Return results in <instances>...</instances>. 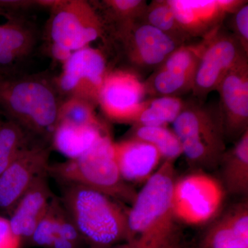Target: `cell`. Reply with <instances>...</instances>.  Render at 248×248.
<instances>
[{"mask_svg": "<svg viewBox=\"0 0 248 248\" xmlns=\"http://www.w3.org/2000/svg\"><path fill=\"white\" fill-rule=\"evenodd\" d=\"M111 35L122 47L129 64L138 69L157 68L173 51L184 45L140 20L117 29Z\"/></svg>", "mask_w": 248, "mask_h": 248, "instance_id": "cell-11", "label": "cell"}, {"mask_svg": "<svg viewBox=\"0 0 248 248\" xmlns=\"http://www.w3.org/2000/svg\"><path fill=\"white\" fill-rule=\"evenodd\" d=\"M112 145L110 135H106L79 157L50 165L48 172L64 184L85 186L132 204L137 193L121 176Z\"/></svg>", "mask_w": 248, "mask_h": 248, "instance_id": "cell-4", "label": "cell"}, {"mask_svg": "<svg viewBox=\"0 0 248 248\" xmlns=\"http://www.w3.org/2000/svg\"><path fill=\"white\" fill-rule=\"evenodd\" d=\"M203 48V40L197 45L181 46L158 67L179 74L195 77Z\"/></svg>", "mask_w": 248, "mask_h": 248, "instance_id": "cell-28", "label": "cell"}, {"mask_svg": "<svg viewBox=\"0 0 248 248\" xmlns=\"http://www.w3.org/2000/svg\"><path fill=\"white\" fill-rule=\"evenodd\" d=\"M195 77L179 74L156 68L153 75L144 81L147 94L156 97H177L192 91Z\"/></svg>", "mask_w": 248, "mask_h": 248, "instance_id": "cell-25", "label": "cell"}, {"mask_svg": "<svg viewBox=\"0 0 248 248\" xmlns=\"http://www.w3.org/2000/svg\"><path fill=\"white\" fill-rule=\"evenodd\" d=\"M132 138L151 143L159 152L164 161L174 162L182 155L180 140L167 127L135 126Z\"/></svg>", "mask_w": 248, "mask_h": 248, "instance_id": "cell-24", "label": "cell"}, {"mask_svg": "<svg viewBox=\"0 0 248 248\" xmlns=\"http://www.w3.org/2000/svg\"><path fill=\"white\" fill-rule=\"evenodd\" d=\"M108 135L105 127L60 124L54 132L51 147L68 159H74L85 154Z\"/></svg>", "mask_w": 248, "mask_h": 248, "instance_id": "cell-19", "label": "cell"}, {"mask_svg": "<svg viewBox=\"0 0 248 248\" xmlns=\"http://www.w3.org/2000/svg\"><path fill=\"white\" fill-rule=\"evenodd\" d=\"M231 27L235 39L248 55V1L233 13Z\"/></svg>", "mask_w": 248, "mask_h": 248, "instance_id": "cell-30", "label": "cell"}, {"mask_svg": "<svg viewBox=\"0 0 248 248\" xmlns=\"http://www.w3.org/2000/svg\"><path fill=\"white\" fill-rule=\"evenodd\" d=\"M51 145L35 141L0 174V208L11 210L35 182L48 172Z\"/></svg>", "mask_w": 248, "mask_h": 248, "instance_id": "cell-13", "label": "cell"}, {"mask_svg": "<svg viewBox=\"0 0 248 248\" xmlns=\"http://www.w3.org/2000/svg\"><path fill=\"white\" fill-rule=\"evenodd\" d=\"M78 246V245L68 241V240L57 237L54 240L50 248H77Z\"/></svg>", "mask_w": 248, "mask_h": 248, "instance_id": "cell-32", "label": "cell"}, {"mask_svg": "<svg viewBox=\"0 0 248 248\" xmlns=\"http://www.w3.org/2000/svg\"><path fill=\"white\" fill-rule=\"evenodd\" d=\"M174 163L163 164L135 196L128 212V242L134 248H174L179 231L172 206Z\"/></svg>", "mask_w": 248, "mask_h": 248, "instance_id": "cell-1", "label": "cell"}, {"mask_svg": "<svg viewBox=\"0 0 248 248\" xmlns=\"http://www.w3.org/2000/svg\"><path fill=\"white\" fill-rule=\"evenodd\" d=\"M113 154L125 182H146L158 169L161 155L151 143L130 138L113 142Z\"/></svg>", "mask_w": 248, "mask_h": 248, "instance_id": "cell-16", "label": "cell"}, {"mask_svg": "<svg viewBox=\"0 0 248 248\" xmlns=\"http://www.w3.org/2000/svg\"><path fill=\"white\" fill-rule=\"evenodd\" d=\"M35 141H40L0 115V174L24 149Z\"/></svg>", "mask_w": 248, "mask_h": 248, "instance_id": "cell-23", "label": "cell"}, {"mask_svg": "<svg viewBox=\"0 0 248 248\" xmlns=\"http://www.w3.org/2000/svg\"><path fill=\"white\" fill-rule=\"evenodd\" d=\"M34 0H0V79L22 73L40 32L29 12Z\"/></svg>", "mask_w": 248, "mask_h": 248, "instance_id": "cell-6", "label": "cell"}, {"mask_svg": "<svg viewBox=\"0 0 248 248\" xmlns=\"http://www.w3.org/2000/svg\"><path fill=\"white\" fill-rule=\"evenodd\" d=\"M65 186L62 205L83 240L94 248L128 242V213L115 200L85 186Z\"/></svg>", "mask_w": 248, "mask_h": 248, "instance_id": "cell-3", "label": "cell"}, {"mask_svg": "<svg viewBox=\"0 0 248 248\" xmlns=\"http://www.w3.org/2000/svg\"><path fill=\"white\" fill-rule=\"evenodd\" d=\"M102 18L106 31L117 29L140 20L147 7L145 0H103L92 3Z\"/></svg>", "mask_w": 248, "mask_h": 248, "instance_id": "cell-21", "label": "cell"}, {"mask_svg": "<svg viewBox=\"0 0 248 248\" xmlns=\"http://www.w3.org/2000/svg\"><path fill=\"white\" fill-rule=\"evenodd\" d=\"M107 248H134L133 245L130 242H124L122 244L116 245L112 247Z\"/></svg>", "mask_w": 248, "mask_h": 248, "instance_id": "cell-33", "label": "cell"}, {"mask_svg": "<svg viewBox=\"0 0 248 248\" xmlns=\"http://www.w3.org/2000/svg\"><path fill=\"white\" fill-rule=\"evenodd\" d=\"M62 97L54 78L24 73L0 79V115L51 145Z\"/></svg>", "mask_w": 248, "mask_h": 248, "instance_id": "cell-2", "label": "cell"}, {"mask_svg": "<svg viewBox=\"0 0 248 248\" xmlns=\"http://www.w3.org/2000/svg\"><path fill=\"white\" fill-rule=\"evenodd\" d=\"M174 248H187V247H182V246H179L177 247Z\"/></svg>", "mask_w": 248, "mask_h": 248, "instance_id": "cell-34", "label": "cell"}, {"mask_svg": "<svg viewBox=\"0 0 248 248\" xmlns=\"http://www.w3.org/2000/svg\"><path fill=\"white\" fill-rule=\"evenodd\" d=\"M203 48L196 71L192 92L200 102L217 91L231 70L248 60L242 47L231 33L221 28L202 39Z\"/></svg>", "mask_w": 248, "mask_h": 248, "instance_id": "cell-10", "label": "cell"}, {"mask_svg": "<svg viewBox=\"0 0 248 248\" xmlns=\"http://www.w3.org/2000/svg\"><path fill=\"white\" fill-rule=\"evenodd\" d=\"M218 108L226 141L236 142L248 130V62L231 70L217 88Z\"/></svg>", "mask_w": 248, "mask_h": 248, "instance_id": "cell-15", "label": "cell"}, {"mask_svg": "<svg viewBox=\"0 0 248 248\" xmlns=\"http://www.w3.org/2000/svg\"><path fill=\"white\" fill-rule=\"evenodd\" d=\"M49 11L50 16L46 25L48 45L58 46L73 53L89 46L105 35L102 18L91 1L58 0Z\"/></svg>", "mask_w": 248, "mask_h": 248, "instance_id": "cell-7", "label": "cell"}, {"mask_svg": "<svg viewBox=\"0 0 248 248\" xmlns=\"http://www.w3.org/2000/svg\"><path fill=\"white\" fill-rule=\"evenodd\" d=\"M109 70L102 50L89 46L73 52L54 78L62 99L76 97L98 106V99Z\"/></svg>", "mask_w": 248, "mask_h": 248, "instance_id": "cell-9", "label": "cell"}, {"mask_svg": "<svg viewBox=\"0 0 248 248\" xmlns=\"http://www.w3.org/2000/svg\"><path fill=\"white\" fill-rule=\"evenodd\" d=\"M172 124L189 164L198 169L219 166L226 140L218 107L204 105L200 101L186 102Z\"/></svg>", "mask_w": 248, "mask_h": 248, "instance_id": "cell-5", "label": "cell"}, {"mask_svg": "<svg viewBox=\"0 0 248 248\" xmlns=\"http://www.w3.org/2000/svg\"><path fill=\"white\" fill-rule=\"evenodd\" d=\"M140 20L170 36L183 45H186V41L189 40L179 27L168 0H155L147 5Z\"/></svg>", "mask_w": 248, "mask_h": 248, "instance_id": "cell-26", "label": "cell"}, {"mask_svg": "<svg viewBox=\"0 0 248 248\" xmlns=\"http://www.w3.org/2000/svg\"><path fill=\"white\" fill-rule=\"evenodd\" d=\"M22 239L14 234L9 219L0 216V248H20Z\"/></svg>", "mask_w": 248, "mask_h": 248, "instance_id": "cell-31", "label": "cell"}, {"mask_svg": "<svg viewBox=\"0 0 248 248\" xmlns=\"http://www.w3.org/2000/svg\"><path fill=\"white\" fill-rule=\"evenodd\" d=\"M48 174L46 172L37 177L13 209L10 224L14 234L22 240L31 239L54 198L49 187Z\"/></svg>", "mask_w": 248, "mask_h": 248, "instance_id": "cell-17", "label": "cell"}, {"mask_svg": "<svg viewBox=\"0 0 248 248\" xmlns=\"http://www.w3.org/2000/svg\"><path fill=\"white\" fill-rule=\"evenodd\" d=\"M96 107L91 102L79 98L63 99L59 111L58 124L104 128L96 114Z\"/></svg>", "mask_w": 248, "mask_h": 248, "instance_id": "cell-27", "label": "cell"}, {"mask_svg": "<svg viewBox=\"0 0 248 248\" xmlns=\"http://www.w3.org/2000/svg\"><path fill=\"white\" fill-rule=\"evenodd\" d=\"M202 248H248V203L231 207L205 232Z\"/></svg>", "mask_w": 248, "mask_h": 248, "instance_id": "cell-18", "label": "cell"}, {"mask_svg": "<svg viewBox=\"0 0 248 248\" xmlns=\"http://www.w3.org/2000/svg\"><path fill=\"white\" fill-rule=\"evenodd\" d=\"M186 102L178 97H156L144 101L133 125L167 127L181 113Z\"/></svg>", "mask_w": 248, "mask_h": 248, "instance_id": "cell-22", "label": "cell"}, {"mask_svg": "<svg viewBox=\"0 0 248 248\" xmlns=\"http://www.w3.org/2000/svg\"><path fill=\"white\" fill-rule=\"evenodd\" d=\"M226 193L221 181L203 171L176 179L172 195L174 217L189 226L206 224L221 212Z\"/></svg>", "mask_w": 248, "mask_h": 248, "instance_id": "cell-8", "label": "cell"}, {"mask_svg": "<svg viewBox=\"0 0 248 248\" xmlns=\"http://www.w3.org/2000/svg\"><path fill=\"white\" fill-rule=\"evenodd\" d=\"M219 166H221V182L226 192L232 195H247L248 130L235 142L231 149L225 152Z\"/></svg>", "mask_w": 248, "mask_h": 248, "instance_id": "cell-20", "label": "cell"}, {"mask_svg": "<svg viewBox=\"0 0 248 248\" xmlns=\"http://www.w3.org/2000/svg\"><path fill=\"white\" fill-rule=\"evenodd\" d=\"M146 94L144 81L135 72L109 71L99 93L98 106L108 120L134 124Z\"/></svg>", "mask_w": 248, "mask_h": 248, "instance_id": "cell-12", "label": "cell"}, {"mask_svg": "<svg viewBox=\"0 0 248 248\" xmlns=\"http://www.w3.org/2000/svg\"><path fill=\"white\" fill-rule=\"evenodd\" d=\"M57 237L56 223L51 202L48 211L36 227L31 239L37 246L50 248Z\"/></svg>", "mask_w": 248, "mask_h": 248, "instance_id": "cell-29", "label": "cell"}, {"mask_svg": "<svg viewBox=\"0 0 248 248\" xmlns=\"http://www.w3.org/2000/svg\"><path fill=\"white\" fill-rule=\"evenodd\" d=\"M179 27L187 38L202 37L221 28L227 16L234 13L244 0H168Z\"/></svg>", "mask_w": 248, "mask_h": 248, "instance_id": "cell-14", "label": "cell"}]
</instances>
